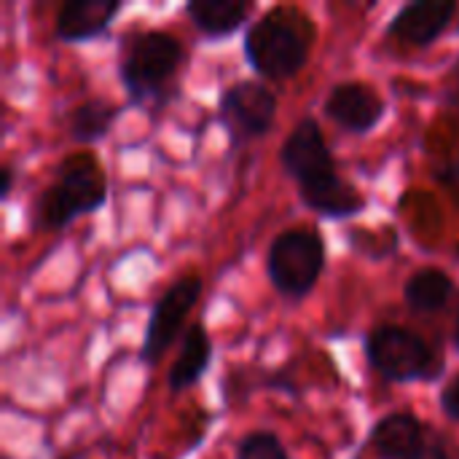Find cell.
Returning a JSON list of instances; mask_svg holds the SVG:
<instances>
[{"mask_svg": "<svg viewBox=\"0 0 459 459\" xmlns=\"http://www.w3.org/2000/svg\"><path fill=\"white\" fill-rule=\"evenodd\" d=\"M282 172L296 180L299 199L323 218H355L366 210L360 191L336 169L323 126L315 118H301L280 148Z\"/></svg>", "mask_w": 459, "mask_h": 459, "instance_id": "1", "label": "cell"}, {"mask_svg": "<svg viewBox=\"0 0 459 459\" xmlns=\"http://www.w3.org/2000/svg\"><path fill=\"white\" fill-rule=\"evenodd\" d=\"M312 40L315 27L309 16L299 8L277 5L245 32V56L261 78L288 81L304 70Z\"/></svg>", "mask_w": 459, "mask_h": 459, "instance_id": "2", "label": "cell"}, {"mask_svg": "<svg viewBox=\"0 0 459 459\" xmlns=\"http://www.w3.org/2000/svg\"><path fill=\"white\" fill-rule=\"evenodd\" d=\"M183 65V46L164 30H143L124 38L118 78L134 108H161L172 97Z\"/></svg>", "mask_w": 459, "mask_h": 459, "instance_id": "3", "label": "cell"}, {"mask_svg": "<svg viewBox=\"0 0 459 459\" xmlns=\"http://www.w3.org/2000/svg\"><path fill=\"white\" fill-rule=\"evenodd\" d=\"M108 202V180L100 164L86 156H70L59 172L56 180L40 194L35 204V226L59 231L70 226L78 215H89L100 210Z\"/></svg>", "mask_w": 459, "mask_h": 459, "instance_id": "4", "label": "cell"}, {"mask_svg": "<svg viewBox=\"0 0 459 459\" xmlns=\"http://www.w3.org/2000/svg\"><path fill=\"white\" fill-rule=\"evenodd\" d=\"M325 272V242L315 229H288L274 237L266 253L272 288L288 299H307Z\"/></svg>", "mask_w": 459, "mask_h": 459, "instance_id": "5", "label": "cell"}, {"mask_svg": "<svg viewBox=\"0 0 459 459\" xmlns=\"http://www.w3.org/2000/svg\"><path fill=\"white\" fill-rule=\"evenodd\" d=\"M366 360L368 366L393 385L430 382L441 374V360L430 344L401 325H377L366 336Z\"/></svg>", "mask_w": 459, "mask_h": 459, "instance_id": "6", "label": "cell"}, {"mask_svg": "<svg viewBox=\"0 0 459 459\" xmlns=\"http://www.w3.org/2000/svg\"><path fill=\"white\" fill-rule=\"evenodd\" d=\"M277 118V94L264 81H239L221 91L218 121L234 145L264 137Z\"/></svg>", "mask_w": 459, "mask_h": 459, "instance_id": "7", "label": "cell"}, {"mask_svg": "<svg viewBox=\"0 0 459 459\" xmlns=\"http://www.w3.org/2000/svg\"><path fill=\"white\" fill-rule=\"evenodd\" d=\"M202 288L204 285H202L199 274H186L159 296V301L151 309L145 333H143V347H140L143 363L156 366L164 358V352L178 339L188 312L196 307V301L202 296Z\"/></svg>", "mask_w": 459, "mask_h": 459, "instance_id": "8", "label": "cell"}, {"mask_svg": "<svg viewBox=\"0 0 459 459\" xmlns=\"http://www.w3.org/2000/svg\"><path fill=\"white\" fill-rule=\"evenodd\" d=\"M459 5L455 0H417L403 5L387 24V38L411 48L433 46L455 22Z\"/></svg>", "mask_w": 459, "mask_h": 459, "instance_id": "9", "label": "cell"}, {"mask_svg": "<svg viewBox=\"0 0 459 459\" xmlns=\"http://www.w3.org/2000/svg\"><path fill=\"white\" fill-rule=\"evenodd\" d=\"M325 116L350 134H366L385 118V100L363 81H342L336 83L325 102Z\"/></svg>", "mask_w": 459, "mask_h": 459, "instance_id": "10", "label": "cell"}, {"mask_svg": "<svg viewBox=\"0 0 459 459\" xmlns=\"http://www.w3.org/2000/svg\"><path fill=\"white\" fill-rule=\"evenodd\" d=\"M433 428L428 430L420 417L409 411H395L382 417L368 436V449L379 459H420Z\"/></svg>", "mask_w": 459, "mask_h": 459, "instance_id": "11", "label": "cell"}, {"mask_svg": "<svg viewBox=\"0 0 459 459\" xmlns=\"http://www.w3.org/2000/svg\"><path fill=\"white\" fill-rule=\"evenodd\" d=\"M124 11L118 0H70L59 8L54 35L62 43H83L108 35L116 16Z\"/></svg>", "mask_w": 459, "mask_h": 459, "instance_id": "12", "label": "cell"}, {"mask_svg": "<svg viewBox=\"0 0 459 459\" xmlns=\"http://www.w3.org/2000/svg\"><path fill=\"white\" fill-rule=\"evenodd\" d=\"M250 13L253 3L247 0H194L186 5V16L191 19L194 30L212 40L231 38L237 30H242Z\"/></svg>", "mask_w": 459, "mask_h": 459, "instance_id": "13", "label": "cell"}, {"mask_svg": "<svg viewBox=\"0 0 459 459\" xmlns=\"http://www.w3.org/2000/svg\"><path fill=\"white\" fill-rule=\"evenodd\" d=\"M210 360H212L210 333H207V328L202 323H194L186 331V336L180 342V352H178V358H175V363L169 368V377H167L169 390L172 393H183V390L194 387L204 377Z\"/></svg>", "mask_w": 459, "mask_h": 459, "instance_id": "14", "label": "cell"}, {"mask_svg": "<svg viewBox=\"0 0 459 459\" xmlns=\"http://www.w3.org/2000/svg\"><path fill=\"white\" fill-rule=\"evenodd\" d=\"M452 293H455V280L438 266H425L414 272L403 285V301L417 315H430L444 309Z\"/></svg>", "mask_w": 459, "mask_h": 459, "instance_id": "15", "label": "cell"}, {"mask_svg": "<svg viewBox=\"0 0 459 459\" xmlns=\"http://www.w3.org/2000/svg\"><path fill=\"white\" fill-rule=\"evenodd\" d=\"M121 108L108 102V100H86L81 105H75L67 116V132L75 143H83V145H91V143H100L116 124Z\"/></svg>", "mask_w": 459, "mask_h": 459, "instance_id": "16", "label": "cell"}, {"mask_svg": "<svg viewBox=\"0 0 459 459\" xmlns=\"http://www.w3.org/2000/svg\"><path fill=\"white\" fill-rule=\"evenodd\" d=\"M234 459H290L285 444L269 430H253L237 444Z\"/></svg>", "mask_w": 459, "mask_h": 459, "instance_id": "17", "label": "cell"}, {"mask_svg": "<svg viewBox=\"0 0 459 459\" xmlns=\"http://www.w3.org/2000/svg\"><path fill=\"white\" fill-rule=\"evenodd\" d=\"M420 459H459V455L455 452V444L446 436L433 430V436H430V441H428V446L420 455Z\"/></svg>", "mask_w": 459, "mask_h": 459, "instance_id": "18", "label": "cell"}, {"mask_svg": "<svg viewBox=\"0 0 459 459\" xmlns=\"http://www.w3.org/2000/svg\"><path fill=\"white\" fill-rule=\"evenodd\" d=\"M441 409H444V414L452 422H459V374L444 385V390H441Z\"/></svg>", "mask_w": 459, "mask_h": 459, "instance_id": "19", "label": "cell"}, {"mask_svg": "<svg viewBox=\"0 0 459 459\" xmlns=\"http://www.w3.org/2000/svg\"><path fill=\"white\" fill-rule=\"evenodd\" d=\"M438 178L444 180V186L457 196V202H459V164L449 167V169H444V172H438Z\"/></svg>", "mask_w": 459, "mask_h": 459, "instance_id": "20", "label": "cell"}, {"mask_svg": "<svg viewBox=\"0 0 459 459\" xmlns=\"http://www.w3.org/2000/svg\"><path fill=\"white\" fill-rule=\"evenodd\" d=\"M0 175H3V183H0V199H8V194H11V188H13V169H11V167H3V169H0Z\"/></svg>", "mask_w": 459, "mask_h": 459, "instance_id": "21", "label": "cell"}, {"mask_svg": "<svg viewBox=\"0 0 459 459\" xmlns=\"http://www.w3.org/2000/svg\"><path fill=\"white\" fill-rule=\"evenodd\" d=\"M452 342H455V350L459 352V317H457V325H455V336H452Z\"/></svg>", "mask_w": 459, "mask_h": 459, "instance_id": "22", "label": "cell"}]
</instances>
